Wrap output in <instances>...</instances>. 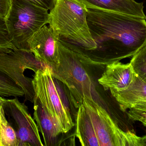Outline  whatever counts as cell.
<instances>
[{
    "label": "cell",
    "mask_w": 146,
    "mask_h": 146,
    "mask_svg": "<svg viewBox=\"0 0 146 146\" xmlns=\"http://www.w3.org/2000/svg\"><path fill=\"white\" fill-rule=\"evenodd\" d=\"M88 24L97 45L80 51L108 63L132 57L146 44V20L102 9H87Z\"/></svg>",
    "instance_id": "1"
},
{
    "label": "cell",
    "mask_w": 146,
    "mask_h": 146,
    "mask_svg": "<svg viewBox=\"0 0 146 146\" xmlns=\"http://www.w3.org/2000/svg\"><path fill=\"white\" fill-rule=\"evenodd\" d=\"M75 136L83 146H139L140 136L121 129L94 99H85L78 108Z\"/></svg>",
    "instance_id": "2"
},
{
    "label": "cell",
    "mask_w": 146,
    "mask_h": 146,
    "mask_svg": "<svg viewBox=\"0 0 146 146\" xmlns=\"http://www.w3.org/2000/svg\"><path fill=\"white\" fill-rule=\"evenodd\" d=\"M87 9L77 0H56L50 11L49 25L59 42L79 51L94 50L97 45L88 24Z\"/></svg>",
    "instance_id": "3"
},
{
    "label": "cell",
    "mask_w": 146,
    "mask_h": 146,
    "mask_svg": "<svg viewBox=\"0 0 146 146\" xmlns=\"http://www.w3.org/2000/svg\"><path fill=\"white\" fill-rule=\"evenodd\" d=\"M34 97L47 110L64 133L75 126L78 110L73 103L68 89L53 76L48 67L35 72L32 80Z\"/></svg>",
    "instance_id": "4"
},
{
    "label": "cell",
    "mask_w": 146,
    "mask_h": 146,
    "mask_svg": "<svg viewBox=\"0 0 146 146\" xmlns=\"http://www.w3.org/2000/svg\"><path fill=\"white\" fill-rule=\"evenodd\" d=\"M59 63L50 69L53 76L65 84L73 103L78 109L85 99H94L92 82L84 67L87 57L58 40Z\"/></svg>",
    "instance_id": "5"
},
{
    "label": "cell",
    "mask_w": 146,
    "mask_h": 146,
    "mask_svg": "<svg viewBox=\"0 0 146 146\" xmlns=\"http://www.w3.org/2000/svg\"><path fill=\"white\" fill-rule=\"evenodd\" d=\"M11 1L5 19L9 39L16 49L30 50L29 42L33 35L49 23L48 10L27 0Z\"/></svg>",
    "instance_id": "6"
},
{
    "label": "cell",
    "mask_w": 146,
    "mask_h": 146,
    "mask_svg": "<svg viewBox=\"0 0 146 146\" xmlns=\"http://www.w3.org/2000/svg\"><path fill=\"white\" fill-rule=\"evenodd\" d=\"M46 66L38 61L30 50L0 48V72L14 81L23 89L26 100L33 102V79L25 75L26 69L36 72Z\"/></svg>",
    "instance_id": "7"
},
{
    "label": "cell",
    "mask_w": 146,
    "mask_h": 146,
    "mask_svg": "<svg viewBox=\"0 0 146 146\" xmlns=\"http://www.w3.org/2000/svg\"><path fill=\"white\" fill-rule=\"evenodd\" d=\"M5 113L13 121L19 140V146H43L37 125L27 107L17 98L6 99Z\"/></svg>",
    "instance_id": "8"
},
{
    "label": "cell",
    "mask_w": 146,
    "mask_h": 146,
    "mask_svg": "<svg viewBox=\"0 0 146 146\" xmlns=\"http://www.w3.org/2000/svg\"><path fill=\"white\" fill-rule=\"evenodd\" d=\"M56 38L52 28L45 25L42 27L29 42L30 50L36 60L50 69L59 63V50Z\"/></svg>",
    "instance_id": "9"
},
{
    "label": "cell",
    "mask_w": 146,
    "mask_h": 146,
    "mask_svg": "<svg viewBox=\"0 0 146 146\" xmlns=\"http://www.w3.org/2000/svg\"><path fill=\"white\" fill-rule=\"evenodd\" d=\"M136 76L130 63L114 61L107 64L98 81L105 90L121 91L132 85Z\"/></svg>",
    "instance_id": "10"
},
{
    "label": "cell",
    "mask_w": 146,
    "mask_h": 146,
    "mask_svg": "<svg viewBox=\"0 0 146 146\" xmlns=\"http://www.w3.org/2000/svg\"><path fill=\"white\" fill-rule=\"evenodd\" d=\"M33 118L39 132L42 134L44 146H56L63 145L68 139L59 125L55 121L47 110L37 98L34 97Z\"/></svg>",
    "instance_id": "11"
},
{
    "label": "cell",
    "mask_w": 146,
    "mask_h": 146,
    "mask_svg": "<svg viewBox=\"0 0 146 146\" xmlns=\"http://www.w3.org/2000/svg\"><path fill=\"white\" fill-rule=\"evenodd\" d=\"M110 92L123 112L129 109L146 112V83L137 75L127 89Z\"/></svg>",
    "instance_id": "12"
},
{
    "label": "cell",
    "mask_w": 146,
    "mask_h": 146,
    "mask_svg": "<svg viewBox=\"0 0 146 146\" xmlns=\"http://www.w3.org/2000/svg\"><path fill=\"white\" fill-rule=\"evenodd\" d=\"M87 9H102L146 20L143 3L135 0H77Z\"/></svg>",
    "instance_id": "13"
},
{
    "label": "cell",
    "mask_w": 146,
    "mask_h": 146,
    "mask_svg": "<svg viewBox=\"0 0 146 146\" xmlns=\"http://www.w3.org/2000/svg\"><path fill=\"white\" fill-rule=\"evenodd\" d=\"M0 96L21 97L25 96V92L14 81L0 72Z\"/></svg>",
    "instance_id": "14"
},
{
    "label": "cell",
    "mask_w": 146,
    "mask_h": 146,
    "mask_svg": "<svg viewBox=\"0 0 146 146\" xmlns=\"http://www.w3.org/2000/svg\"><path fill=\"white\" fill-rule=\"evenodd\" d=\"M130 63L136 75L146 83V44L132 57Z\"/></svg>",
    "instance_id": "15"
},
{
    "label": "cell",
    "mask_w": 146,
    "mask_h": 146,
    "mask_svg": "<svg viewBox=\"0 0 146 146\" xmlns=\"http://www.w3.org/2000/svg\"><path fill=\"white\" fill-rule=\"evenodd\" d=\"M0 146H19V140L15 129L9 123L0 122Z\"/></svg>",
    "instance_id": "16"
},
{
    "label": "cell",
    "mask_w": 146,
    "mask_h": 146,
    "mask_svg": "<svg viewBox=\"0 0 146 146\" xmlns=\"http://www.w3.org/2000/svg\"><path fill=\"white\" fill-rule=\"evenodd\" d=\"M0 48L16 49L9 39L5 19L1 18H0Z\"/></svg>",
    "instance_id": "17"
},
{
    "label": "cell",
    "mask_w": 146,
    "mask_h": 146,
    "mask_svg": "<svg viewBox=\"0 0 146 146\" xmlns=\"http://www.w3.org/2000/svg\"><path fill=\"white\" fill-rule=\"evenodd\" d=\"M129 120L141 123L146 127V112L135 109H129L127 112Z\"/></svg>",
    "instance_id": "18"
},
{
    "label": "cell",
    "mask_w": 146,
    "mask_h": 146,
    "mask_svg": "<svg viewBox=\"0 0 146 146\" xmlns=\"http://www.w3.org/2000/svg\"><path fill=\"white\" fill-rule=\"evenodd\" d=\"M35 5L48 10H52L54 7L56 0H27Z\"/></svg>",
    "instance_id": "19"
},
{
    "label": "cell",
    "mask_w": 146,
    "mask_h": 146,
    "mask_svg": "<svg viewBox=\"0 0 146 146\" xmlns=\"http://www.w3.org/2000/svg\"><path fill=\"white\" fill-rule=\"evenodd\" d=\"M11 0H0V18L6 19L11 7Z\"/></svg>",
    "instance_id": "20"
},
{
    "label": "cell",
    "mask_w": 146,
    "mask_h": 146,
    "mask_svg": "<svg viewBox=\"0 0 146 146\" xmlns=\"http://www.w3.org/2000/svg\"><path fill=\"white\" fill-rule=\"evenodd\" d=\"M6 99L3 98L0 96V122L7 124L8 123L6 117V113L4 109V104L6 101Z\"/></svg>",
    "instance_id": "21"
},
{
    "label": "cell",
    "mask_w": 146,
    "mask_h": 146,
    "mask_svg": "<svg viewBox=\"0 0 146 146\" xmlns=\"http://www.w3.org/2000/svg\"><path fill=\"white\" fill-rule=\"evenodd\" d=\"M139 146H146V134L140 138Z\"/></svg>",
    "instance_id": "22"
}]
</instances>
